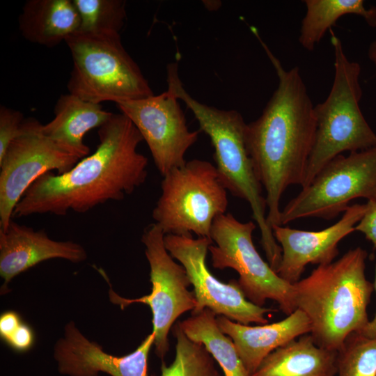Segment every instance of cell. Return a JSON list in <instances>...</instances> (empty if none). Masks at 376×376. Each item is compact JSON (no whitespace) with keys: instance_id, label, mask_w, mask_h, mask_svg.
<instances>
[{"instance_id":"cell-1","label":"cell","mask_w":376,"mask_h":376,"mask_svg":"<svg viewBox=\"0 0 376 376\" xmlns=\"http://www.w3.org/2000/svg\"><path fill=\"white\" fill-rule=\"evenodd\" d=\"M95 150L63 174L38 178L15 206L14 218L33 214L85 213L111 201H121L148 177V159L138 151L143 139L122 113H113L97 132Z\"/></svg>"},{"instance_id":"cell-2","label":"cell","mask_w":376,"mask_h":376,"mask_svg":"<svg viewBox=\"0 0 376 376\" xmlns=\"http://www.w3.org/2000/svg\"><path fill=\"white\" fill-rule=\"evenodd\" d=\"M279 84L261 116L246 124L245 138L257 177L266 192L267 222L281 226L280 201L286 189L303 186L313 146L314 106L297 67L286 70L262 40Z\"/></svg>"},{"instance_id":"cell-3","label":"cell","mask_w":376,"mask_h":376,"mask_svg":"<svg viewBox=\"0 0 376 376\" xmlns=\"http://www.w3.org/2000/svg\"><path fill=\"white\" fill-rule=\"evenodd\" d=\"M367 257L359 246L350 249L293 284L297 308L308 318L318 346L337 352L349 335L369 322L367 308L374 287L365 274Z\"/></svg>"},{"instance_id":"cell-4","label":"cell","mask_w":376,"mask_h":376,"mask_svg":"<svg viewBox=\"0 0 376 376\" xmlns=\"http://www.w3.org/2000/svg\"><path fill=\"white\" fill-rule=\"evenodd\" d=\"M166 82L167 90L184 102L198 121L200 130L209 136L214 150L215 167L225 188L249 204L269 265L276 272L281 249L267 222L265 196L247 150L243 117L236 110L219 109L193 97L180 79L177 62L167 65Z\"/></svg>"},{"instance_id":"cell-5","label":"cell","mask_w":376,"mask_h":376,"mask_svg":"<svg viewBox=\"0 0 376 376\" xmlns=\"http://www.w3.org/2000/svg\"><path fill=\"white\" fill-rule=\"evenodd\" d=\"M330 32L334 52V79L327 99L314 106L315 136L301 188L309 185L338 155L376 145V134L359 107L362 97L360 65L348 59L340 40L331 30Z\"/></svg>"},{"instance_id":"cell-6","label":"cell","mask_w":376,"mask_h":376,"mask_svg":"<svg viewBox=\"0 0 376 376\" xmlns=\"http://www.w3.org/2000/svg\"><path fill=\"white\" fill-rule=\"evenodd\" d=\"M65 42L72 69L69 93L95 104L146 98L154 95L140 68L124 48L120 34L75 32Z\"/></svg>"},{"instance_id":"cell-7","label":"cell","mask_w":376,"mask_h":376,"mask_svg":"<svg viewBox=\"0 0 376 376\" xmlns=\"http://www.w3.org/2000/svg\"><path fill=\"white\" fill-rule=\"evenodd\" d=\"M161 195L152 217L165 235L211 239L214 219L226 213L227 189L212 163L201 159L187 161L165 175Z\"/></svg>"},{"instance_id":"cell-8","label":"cell","mask_w":376,"mask_h":376,"mask_svg":"<svg viewBox=\"0 0 376 376\" xmlns=\"http://www.w3.org/2000/svg\"><path fill=\"white\" fill-rule=\"evenodd\" d=\"M359 198L376 201V145L327 163L281 210V226L308 217L332 219Z\"/></svg>"},{"instance_id":"cell-9","label":"cell","mask_w":376,"mask_h":376,"mask_svg":"<svg viewBox=\"0 0 376 376\" xmlns=\"http://www.w3.org/2000/svg\"><path fill=\"white\" fill-rule=\"evenodd\" d=\"M256 226L252 221L241 222L230 213L218 216L210 235L216 244L209 247L212 266L235 270L241 290L253 304L263 306L272 299L289 315L297 309L293 284L281 279L257 251L252 240Z\"/></svg>"},{"instance_id":"cell-10","label":"cell","mask_w":376,"mask_h":376,"mask_svg":"<svg viewBox=\"0 0 376 376\" xmlns=\"http://www.w3.org/2000/svg\"><path fill=\"white\" fill-rule=\"evenodd\" d=\"M160 227L153 223L143 230L141 242L150 265L151 292L136 299H127L109 290L110 301L124 309L134 303L150 306L152 315V333L155 352L163 359L169 350L168 335L177 318L193 311L196 306L194 292L188 290L191 285L185 269L176 263L166 250Z\"/></svg>"},{"instance_id":"cell-11","label":"cell","mask_w":376,"mask_h":376,"mask_svg":"<svg viewBox=\"0 0 376 376\" xmlns=\"http://www.w3.org/2000/svg\"><path fill=\"white\" fill-rule=\"evenodd\" d=\"M42 124L25 119L19 135L0 159V230H5L29 187L42 175L63 174L81 159L43 134Z\"/></svg>"},{"instance_id":"cell-12","label":"cell","mask_w":376,"mask_h":376,"mask_svg":"<svg viewBox=\"0 0 376 376\" xmlns=\"http://www.w3.org/2000/svg\"><path fill=\"white\" fill-rule=\"evenodd\" d=\"M164 245L170 255L185 269L196 299L191 315L208 308L216 315L249 325L268 323L266 314L277 310L257 306L246 299L237 281H219L208 269L206 256L213 243L208 237L194 238L192 235H165Z\"/></svg>"},{"instance_id":"cell-13","label":"cell","mask_w":376,"mask_h":376,"mask_svg":"<svg viewBox=\"0 0 376 376\" xmlns=\"http://www.w3.org/2000/svg\"><path fill=\"white\" fill-rule=\"evenodd\" d=\"M178 100L167 90L158 95L116 104L140 132L162 176L185 164V153L201 131L189 130Z\"/></svg>"},{"instance_id":"cell-14","label":"cell","mask_w":376,"mask_h":376,"mask_svg":"<svg viewBox=\"0 0 376 376\" xmlns=\"http://www.w3.org/2000/svg\"><path fill=\"white\" fill-rule=\"evenodd\" d=\"M155 343L151 332L132 353L116 357L107 353L97 343L87 338L75 322H68L55 343L53 357L58 373L67 376H149L148 361Z\"/></svg>"},{"instance_id":"cell-15","label":"cell","mask_w":376,"mask_h":376,"mask_svg":"<svg viewBox=\"0 0 376 376\" xmlns=\"http://www.w3.org/2000/svg\"><path fill=\"white\" fill-rule=\"evenodd\" d=\"M366 210V204L350 205L339 221L318 231L272 226L274 236L281 249L278 275L294 284L300 280L307 265H322L332 263L339 253L338 243L355 231V226L363 217Z\"/></svg>"},{"instance_id":"cell-16","label":"cell","mask_w":376,"mask_h":376,"mask_svg":"<svg viewBox=\"0 0 376 376\" xmlns=\"http://www.w3.org/2000/svg\"><path fill=\"white\" fill-rule=\"evenodd\" d=\"M87 257L80 244L52 240L45 230H35L12 219L5 230H0L1 295L8 292L13 278L41 262L61 258L79 263Z\"/></svg>"},{"instance_id":"cell-17","label":"cell","mask_w":376,"mask_h":376,"mask_svg":"<svg viewBox=\"0 0 376 376\" xmlns=\"http://www.w3.org/2000/svg\"><path fill=\"white\" fill-rule=\"evenodd\" d=\"M217 322L220 330L233 340L250 375L273 351L311 332L309 320L299 308L281 321L254 327L223 315H219Z\"/></svg>"},{"instance_id":"cell-18","label":"cell","mask_w":376,"mask_h":376,"mask_svg":"<svg viewBox=\"0 0 376 376\" xmlns=\"http://www.w3.org/2000/svg\"><path fill=\"white\" fill-rule=\"evenodd\" d=\"M54 117L41 126L44 135L80 159L88 156L89 147L84 142L85 134L100 128L113 113L101 104L84 100L71 93L61 95L56 102Z\"/></svg>"},{"instance_id":"cell-19","label":"cell","mask_w":376,"mask_h":376,"mask_svg":"<svg viewBox=\"0 0 376 376\" xmlns=\"http://www.w3.org/2000/svg\"><path fill=\"white\" fill-rule=\"evenodd\" d=\"M336 357L308 334L273 351L250 376H335Z\"/></svg>"},{"instance_id":"cell-20","label":"cell","mask_w":376,"mask_h":376,"mask_svg":"<svg viewBox=\"0 0 376 376\" xmlns=\"http://www.w3.org/2000/svg\"><path fill=\"white\" fill-rule=\"evenodd\" d=\"M18 24L26 40L53 47L79 30L80 19L72 0H28Z\"/></svg>"},{"instance_id":"cell-21","label":"cell","mask_w":376,"mask_h":376,"mask_svg":"<svg viewBox=\"0 0 376 376\" xmlns=\"http://www.w3.org/2000/svg\"><path fill=\"white\" fill-rule=\"evenodd\" d=\"M306 14L301 21L299 42L312 51L328 29L346 15L363 18L368 26L376 27V7L366 8L363 0H306Z\"/></svg>"},{"instance_id":"cell-22","label":"cell","mask_w":376,"mask_h":376,"mask_svg":"<svg viewBox=\"0 0 376 376\" xmlns=\"http://www.w3.org/2000/svg\"><path fill=\"white\" fill-rule=\"evenodd\" d=\"M216 315L205 308L178 322L189 339L203 344L221 368L224 376H250L233 340L220 330Z\"/></svg>"},{"instance_id":"cell-23","label":"cell","mask_w":376,"mask_h":376,"mask_svg":"<svg viewBox=\"0 0 376 376\" xmlns=\"http://www.w3.org/2000/svg\"><path fill=\"white\" fill-rule=\"evenodd\" d=\"M173 334L176 339L175 359L170 366L162 362L161 376H221L203 344L189 339L179 322Z\"/></svg>"},{"instance_id":"cell-24","label":"cell","mask_w":376,"mask_h":376,"mask_svg":"<svg viewBox=\"0 0 376 376\" xmlns=\"http://www.w3.org/2000/svg\"><path fill=\"white\" fill-rule=\"evenodd\" d=\"M80 25L77 31L95 34H120L126 19L123 0H72Z\"/></svg>"},{"instance_id":"cell-25","label":"cell","mask_w":376,"mask_h":376,"mask_svg":"<svg viewBox=\"0 0 376 376\" xmlns=\"http://www.w3.org/2000/svg\"><path fill=\"white\" fill-rule=\"evenodd\" d=\"M335 376H376V338L352 333L337 352Z\"/></svg>"},{"instance_id":"cell-26","label":"cell","mask_w":376,"mask_h":376,"mask_svg":"<svg viewBox=\"0 0 376 376\" xmlns=\"http://www.w3.org/2000/svg\"><path fill=\"white\" fill-rule=\"evenodd\" d=\"M24 120L21 111L0 106V159L12 141L19 135Z\"/></svg>"},{"instance_id":"cell-27","label":"cell","mask_w":376,"mask_h":376,"mask_svg":"<svg viewBox=\"0 0 376 376\" xmlns=\"http://www.w3.org/2000/svg\"><path fill=\"white\" fill-rule=\"evenodd\" d=\"M366 210L359 222L355 226V231L364 234L376 249V201H368Z\"/></svg>"},{"instance_id":"cell-28","label":"cell","mask_w":376,"mask_h":376,"mask_svg":"<svg viewBox=\"0 0 376 376\" xmlns=\"http://www.w3.org/2000/svg\"><path fill=\"white\" fill-rule=\"evenodd\" d=\"M4 341L13 350L25 352L33 344V332L30 327L22 322Z\"/></svg>"},{"instance_id":"cell-29","label":"cell","mask_w":376,"mask_h":376,"mask_svg":"<svg viewBox=\"0 0 376 376\" xmlns=\"http://www.w3.org/2000/svg\"><path fill=\"white\" fill-rule=\"evenodd\" d=\"M20 316L15 311H8L0 317V335L5 340L14 330L22 323Z\"/></svg>"},{"instance_id":"cell-30","label":"cell","mask_w":376,"mask_h":376,"mask_svg":"<svg viewBox=\"0 0 376 376\" xmlns=\"http://www.w3.org/2000/svg\"><path fill=\"white\" fill-rule=\"evenodd\" d=\"M374 290L376 292V266H375V277L373 283ZM361 335L369 338H376V313L373 320L369 321L366 327L359 332Z\"/></svg>"},{"instance_id":"cell-31","label":"cell","mask_w":376,"mask_h":376,"mask_svg":"<svg viewBox=\"0 0 376 376\" xmlns=\"http://www.w3.org/2000/svg\"><path fill=\"white\" fill-rule=\"evenodd\" d=\"M368 58L376 65V40L372 42L368 49Z\"/></svg>"},{"instance_id":"cell-32","label":"cell","mask_w":376,"mask_h":376,"mask_svg":"<svg viewBox=\"0 0 376 376\" xmlns=\"http://www.w3.org/2000/svg\"><path fill=\"white\" fill-rule=\"evenodd\" d=\"M203 2L205 7L208 10H216L219 9L221 5L220 1H203Z\"/></svg>"}]
</instances>
